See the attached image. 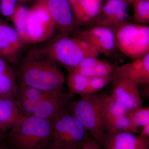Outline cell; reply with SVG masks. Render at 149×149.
Here are the masks:
<instances>
[{
  "label": "cell",
  "mask_w": 149,
  "mask_h": 149,
  "mask_svg": "<svg viewBox=\"0 0 149 149\" xmlns=\"http://www.w3.org/2000/svg\"><path fill=\"white\" fill-rule=\"evenodd\" d=\"M0 149H14L9 143L6 139L3 141L0 146Z\"/></svg>",
  "instance_id": "cell-30"
},
{
  "label": "cell",
  "mask_w": 149,
  "mask_h": 149,
  "mask_svg": "<svg viewBox=\"0 0 149 149\" xmlns=\"http://www.w3.org/2000/svg\"><path fill=\"white\" fill-rule=\"evenodd\" d=\"M101 0H79L74 14L79 26L96 18L100 12Z\"/></svg>",
  "instance_id": "cell-18"
},
{
  "label": "cell",
  "mask_w": 149,
  "mask_h": 149,
  "mask_svg": "<svg viewBox=\"0 0 149 149\" xmlns=\"http://www.w3.org/2000/svg\"><path fill=\"white\" fill-rule=\"evenodd\" d=\"M7 133H3L0 132V146L3 141L6 139Z\"/></svg>",
  "instance_id": "cell-32"
},
{
  "label": "cell",
  "mask_w": 149,
  "mask_h": 149,
  "mask_svg": "<svg viewBox=\"0 0 149 149\" xmlns=\"http://www.w3.org/2000/svg\"><path fill=\"white\" fill-rule=\"evenodd\" d=\"M73 36L86 42L99 53L107 56L111 55L117 48L115 34L107 27L96 26L88 29H79Z\"/></svg>",
  "instance_id": "cell-9"
},
{
  "label": "cell",
  "mask_w": 149,
  "mask_h": 149,
  "mask_svg": "<svg viewBox=\"0 0 149 149\" xmlns=\"http://www.w3.org/2000/svg\"><path fill=\"white\" fill-rule=\"evenodd\" d=\"M31 50L64 67L68 72L75 68L84 59L97 57L99 54L95 48L83 40L60 33H55L49 40Z\"/></svg>",
  "instance_id": "cell-1"
},
{
  "label": "cell",
  "mask_w": 149,
  "mask_h": 149,
  "mask_svg": "<svg viewBox=\"0 0 149 149\" xmlns=\"http://www.w3.org/2000/svg\"><path fill=\"white\" fill-rule=\"evenodd\" d=\"M22 115L15 97H0V132L7 133Z\"/></svg>",
  "instance_id": "cell-16"
},
{
  "label": "cell",
  "mask_w": 149,
  "mask_h": 149,
  "mask_svg": "<svg viewBox=\"0 0 149 149\" xmlns=\"http://www.w3.org/2000/svg\"><path fill=\"white\" fill-rule=\"evenodd\" d=\"M18 86L9 63L0 57V97H16Z\"/></svg>",
  "instance_id": "cell-17"
},
{
  "label": "cell",
  "mask_w": 149,
  "mask_h": 149,
  "mask_svg": "<svg viewBox=\"0 0 149 149\" xmlns=\"http://www.w3.org/2000/svg\"><path fill=\"white\" fill-rule=\"evenodd\" d=\"M73 96L70 92H49L37 103L32 116L52 120L66 109Z\"/></svg>",
  "instance_id": "cell-11"
},
{
  "label": "cell",
  "mask_w": 149,
  "mask_h": 149,
  "mask_svg": "<svg viewBox=\"0 0 149 149\" xmlns=\"http://www.w3.org/2000/svg\"><path fill=\"white\" fill-rule=\"evenodd\" d=\"M103 121L105 131L106 133L125 131L137 134L139 132V128L133 125L128 114L122 116L104 118Z\"/></svg>",
  "instance_id": "cell-19"
},
{
  "label": "cell",
  "mask_w": 149,
  "mask_h": 149,
  "mask_svg": "<svg viewBox=\"0 0 149 149\" xmlns=\"http://www.w3.org/2000/svg\"><path fill=\"white\" fill-rule=\"evenodd\" d=\"M128 117L133 125L139 128L149 124V107H141L130 111L128 113Z\"/></svg>",
  "instance_id": "cell-25"
},
{
  "label": "cell",
  "mask_w": 149,
  "mask_h": 149,
  "mask_svg": "<svg viewBox=\"0 0 149 149\" xmlns=\"http://www.w3.org/2000/svg\"><path fill=\"white\" fill-rule=\"evenodd\" d=\"M110 97L121 104L128 110L133 111L142 107L139 85L121 78L113 79Z\"/></svg>",
  "instance_id": "cell-12"
},
{
  "label": "cell",
  "mask_w": 149,
  "mask_h": 149,
  "mask_svg": "<svg viewBox=\"0 0 149 149\" xmlns=\"http://www.w3.org/2000/svg\"><path fill=\"white\" fill-rule=\"evenodd\" d=\"M68 1H69L70 4L72 6V8L73 9L74 13L75 10H76V9L77 8L79 0H68Z\"/></svg>",
  "instance_id": "cell-31"
},
{
  "label": "cell",
  "mask_w": 149,
  "mask_h": 149,
  "mask_svg": "<svg viewBox=\"0 0 149 149\" xmlns=\"http://www.w3.org/2000/svg\"><path fill=\"white\" fill-rule=\"evenodd\" d=\"M52 121V139L48 149H77L90 136L67 109Z\"/></svg>",
  "instance_id": "cell-6"
},
{
  "label": "cell",
  "mask_w": 149,
  "mask_h": 149,
  "mask_svg": "<svg viewBox=\"0 0 149 149\" xmlns=\"http://www.w3.org/2000/svg\"><path fill=\"white\" fill-rule=\"evenodd\" d=\"M139 135L145 138H149V124L142 127L141 131H139Z\"/></svg>",
  "instance_id": "cell-29"
},
{
  "label": "cell",
  "mask_w": 149,
  "mask_h": 149,
  "mask_svg": "<svg viewBox=\"0 0 149 149\" xmlns=\"http://www.w3.org/2000/svg\"><path fill=\"white\" fill-rule=\"evenodd\" d=\"M49 93L37 88L19 84L17 88L15 100L32 102L37 104Z\"/></svg>",
  "instance_id": "cell-23"
},
{
  "label": "cell",
  "mask_w": 149,
  "mask_h": 149,
  "mask_svg": "<svg viewBox=\"0 0 149 149\" xmlns=\"http://www.w3.org/2000/svg\"><path fill=\"white\" fill-rule=\"evenodd\" d=\"M114 68V66L109 62L102 60L100 63L93 66L86 68H74L72 70L87 77H92L111 75Z\"/></svg>",
  "instance_id": "cell-21"
},
{
  "label": "cell",
  "mask_w": 149,
  "mask_h": 149,
  "mask_svg": "<svg viewBox=\"0 0 149 149\" xmlns=\"http://www.w3.org/2000/svg\"><path fill=\"white\" fill-rule=\"evenodd\" d=\"M46 1L57 33L70 36L79 29V24L68 0Z\"/></svg>",
  "instance_id": "cell-10"
},
{
  "label": "cell",
  "mask_w": 149,
  "mask_h": 149,
  "mask_svg": "<svg viewBox=\"0 0 149 149\" xmlns=\"http://www.w3.org/2000/svg\"><path fill=\"white\" fill-rule=\"evenodd\" d=\"M17 1V0H0V12L2 15L11 20L18 6Z\"/></svg>",
  "instance_id": "cell-27"
},
{
  "label": "cell",
  "mask_w": 149,
  "mask_h": 149,
  "mask_svg": "<svg viewBox=\"0 0 149 149\" xmlns=\"http://www.w3.org/2000/svg\"><path fill=\"white\" fill-rule=\"evenodd\" d=\"M12 22L19 35L28 45L44 42L56 32L46 0H37L27 12H19Z\"/></svg>",
  "instance_id": "cell-3"
},
{
  "label": "cell",
  "mask_w": 149,
  "mask_h": 149,
  "mask_svg": "<svg viewBox=\"0 0 149 149\" xmlns=\"http://www.w3.org/2000/svg\"><path fill=\"white\" fill-rule=\"evenodd\" d=\"M77 149H102L100 146L91 136Z\"/></svg>",
  "instance_id": "cell-28"
},
{
  "label": "cell",
  "mask_w": 149,
  "mask_h": 149,
  "mask_svg": "<svg viewBox=\"0 0 149 149\" xmlns=\"http://www.w3.org/2000/svg\"><path fill=\"white\" fill-rule=\"evenodd\" d=\"M19 84L48 92L63 91L65 77L57 64L31 50L22 60L16 72Z\"/></svg>",
  "instance_id": "cell-2"
},
{
  "label": "cell",
  "mask_w": 149,
  "mask_h": 149,
  "mask_svg": "<svg viewBox=\"0 0 149 149\" xmlns=\"http://www.w3.org/2000/svg\"><path fill=\"white\" fill-rule=\"evenodd\" d=\"M117 48L131 59L149 53V27L128 22L115 32Z\"/></svg>",
  "instance_id": "cell-7"
},
{
  "label": "cell",
  "mask_w": 149,
  "mask_h": 149,
  "mask_svg": "<svg viewBox=\"0 0 149 149\" xmlns=\"http://www.w3.org/2000/svg\"><path fill=\"white\" fill-rule=\"evenodd\" d=\"M18 1L22 2H25L28 1L30 0H17Z\"/></svg>",
  "instance_id": "cell-33"
},
{
  "label": "cell",
  "mask_w": 149,
  "mask_h": 149,
  "mask_svg": "<svg viewBox=\"0 0 149 149\" xmlns=\"http://www.w3.org/2000/svg\"><path fill=\"white\" fill-rule=\"evenodd\" d=\"M113 79L121 78L136 83H149V53L120 66H114Z\"/></svg>",
  "instance_id": "cell-14"
},
{
  "label": "cell",
  "mask_w": 149,
  "mask_h": 149,
  "mask_svg": "<svg viewBox=\"0 0 149 149\" xmlns=\"http://www.w3.org/2000/svg\"><path fill=\"white\" fill-rule=\"evenodd\" d=\"M48 149L47 148H46V149Z\"/></svg>",
  "instance_id": "cell-34"
},
{
  "label": "cell",
  "mask_w": 149,
  "mask_h": 149,
  "mask_svg": "<svg viewBox=\"0 0 149 149\" xmlns=\"http://www.w3.org/2000/svg\"><path fill=\"white\" fill-rule=\"evenodd\" d=\"M107 95L97 93L81 96L80 100L71 102L67 108L100 146L105 133L102 108Z\"/></svg>",
  "instance_id": "cell-5"
},
{
  "label": "cell",
  "mask_w": 149,
  "mask_h": 149,
  "mask_svg": "<svg viewBox=\"0 0 149 149\" xmlns=\"http://www.w3.org/2000/svg\"><path fill=\"white\" fill-rule=\"evenodd\" d=\"M27 45L13 26L0 17V57L15 64Z\"/></svg>",
  "instance_id": "cell-8"
},
{
  "label": "cell",
  "mask_w": 149,
  "mask_h": 149,
  "mask_svg": "<svg viewBox=\"0 0 149 149\" xmlns=\"http://www.w3.org/2000/svg\"><path fill=\"white\" fill-rule=\"evenodd\" d=\"M133 21L146 25L149 23V0H134Z\"/></svg>",
  "instance_id": "cell-24"
},
{
  "label": "cell",
  "mask_w": 149,
  "mask_h": 149,
  "mask_svg": "<svg viewBox=\"0 0 149 149\" xmlns=\"http://www.w3.org/2000/svg\"><path fill=\"white\" fill-rule=\"evenodd\" d=\"M128 110L124 106L111 97L108 94L102 108L103 119L122 116L128 114Z\"/></svg>",
  "instance_id": "cell-22"
},
{
  "label": "cell",
  "mask_w": 149,
  "mask_h": 149,
  "mask_svg": "<svg viewBox=\"0 0 149 149\" xmlns=\"http://www.w3.org/2000/svg\"><path fill=\"white\" fill-rule=\"evenodd\" d=\"M52 133V120L23 115L7 133L6 139L14 149H45Z\"/></svg>",
  "instance_id": "cell-4"
},
{
  "label": "cell",
  "mask_w": 149,
  "mask_h": 149,
  "mask_svg": "<svg viewBox=\"0 0 149 149\" xmlns=\"http://www.w3.org/2000/svg\"><path fill=\"white\" fill-rule=\"evenodd\" d=\"M96 17V26L107 27L115 33L120 26L128 22L126 1L109 0L103 8L102 15Z\"/></svg>",
  "instance_id": "cell-13"
},
{
  "label": "cell",
  "mask_w": 149,
  "mask_h": 149,
  "mask_svg": "<svg viewBox=\"0 0 149 149\" xmlns=\"http://www.w3.org/2000/svg\"><path fill=\"white\" fill-rule=\"evenodd\" d=\"M90 77L72 70L68 72L67 85L69 92L73 94L85 95L88 88Z\"/></svg>",
  "instance_id": "cell-20"
},
{
  "label": "cell",
  "mask_w": 149,
  "mask_h": 149,
  "mask_svg": "<svg viewBox=\"0 0 149 149\" xmlns=\"http://www.w3.org/2000/svg\"><path fill=\"white\" fill-rule=\"evenodd\" d=\"M112 74L108 76L90 77L89 85L85 95L97 93L112 82Z\"/></svg>",
  "instance_id": "cell-26"
},
{
  "label": "cell",
  "mask_w": 149,
  "mask_h": 149,
  "mask_svg": "<svg viewBox=\"0 0 149 149\" xmlns=\"http://www.w3.org/2000/svg\"><path fill=\"white\" fill-rule=\"evenodd\" d=\"M102 149H149V138L130 132H105L100 145Z\"/></svg>",
  "instance_id": "cell-15"
}]
</instances>
